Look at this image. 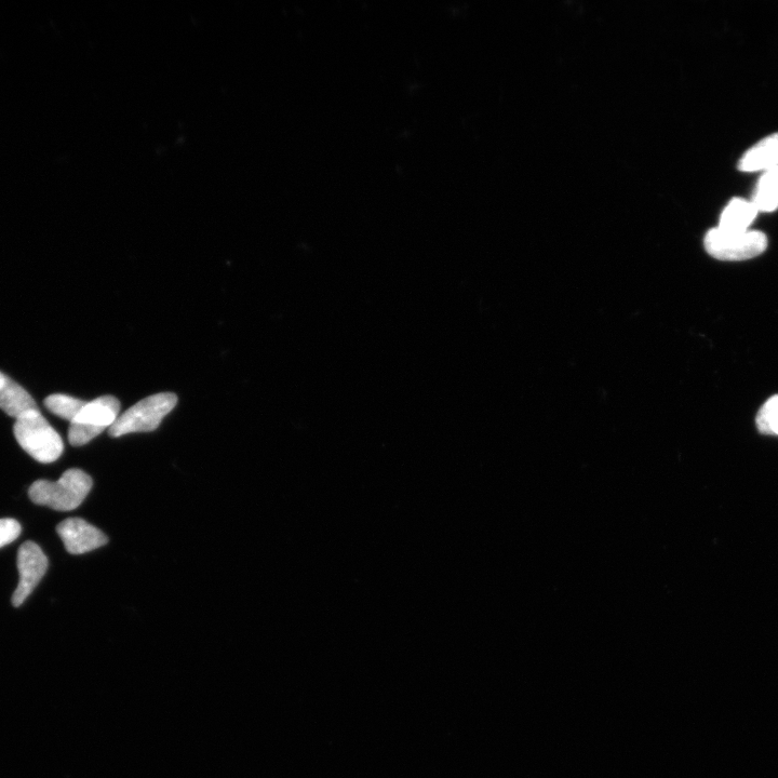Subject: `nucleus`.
Returning a JSON list of instances; mask_svg holds the SVG:
<instances>
[{"instance_id": "f03ea898", "label": "nucleus", "mask_w": 778, "mask_h": 778, "mask_svg": "<svg viewBox=\"0 0 778 778\" xmlns=\"http://www.w3.org/2000/svg\"><path fill=\"white\" fill-rule=\"evenodd\" d=\"M13 433L22 449L40 463L56 462L63 453L61 436L39 410L26 413L18 419Z\"/></svg>"}, {"instance_id": "20e7f679", "label": "nucleus", "mask_w": 778, "mask_h": 778, "mask_svg": "<svg viewBox=\"0 0 778 778\" xmlns=\"http://www.w3.org/2000/svg\"><path fill=\"white\" fill-rule=\"evenodd\" d=\"M708 254L721 261L753 259L768 248V237L758 231L728 232L719 227L710 230L704 239Z\"/></svg>"}, {"instance_id": "2eb2a0df", "label": "nucleus", "mask_w": 778, "mask_h": 778, "mask_svg": "<svg viewBox=\"0 0 778 778\" xmlns=\"http://www.w3.org/2000/svg\"><path fill=\"white\" fill-rule=\"evenodd\" d=\"M6 377H7V375H5L4 373L0 372V386L3 385Z\"/></svg>"}, {"instance_id": "1a4fd4ad", "label": "nucleus", "mask_w": 778, "mask_h": 778, "mask_svg": "<svg viewBox=\"0 0 778 778\" xmlns=\"http://www.w3.org/2000/svg\"><path fill=\"white\" fill-rule=\"evenodd\" d=\"M759 211L753 201L734 198L721 213L718 227L728 232H746Z\"/></svg>"}, {"instance_id": "6e6552de", "label": "nucleus", "mask_w": 778, "mask_h": 778, "mask_svg": "<svg viewBox=\"0 0 778 778\" xmlns=\"http://www.w3.org/2000/svg\"><path fill=\"white\" fill-rule=\"evenodd\" d=\"M739 169L743 172H757L778 167V133L764 138L751 147L740 159Z\"/></svg>"}, {"instance_id": "f8f14e48", "label": "nucleus", "mask_w": 778, "mask_h": 778, "mask_svg": "<svg viewBox=\"0 0 778 778\" xmlns=\"http://www.w3.org/2000/svg\"><path fill=\"white\" fill-rule=\"evenodd\" d=\"M86 404V401L61 394L51 395L45 400V405L50 412L70 422L76 419Z\"/></svg>"}, {"instance_id": "4468645a", "label": "nucleus", "mask_w": 778, "mask_h": 778, "mask_svg": "<svg viewBox=\"0 0 778 778\" xmlns=\"http://www.w3.org/2000/svg\"><path fill=\"white\" fill-rule=\"evenodd\" d=\"M21 534L20 523L15 519H0V548L15 542Z\"/></svg>"}, {"instance_id": "ddd939ff", "label": "nucleus", "mask_w": 778, "mask_h": 778, "mask_svg": "<svg viewBox=\"0 0 778 778\" xmlns=\"http://www.w3.org/2000/svg\"><path fill=\"white\" fill-rule=\"evenodd\" d=\"M756 423L760 433L778 436V395L770 398L762 406Z\"/></svg>"}, {"instance_id": "7ed1b4c3", "label": "nucleus", "mask_w": 778, "mask_h": 778, "mask_svg": "<svg viewBox=\"0 0 778 778\" xmlns=\"http://www.w3.org/2000/svg\"><path fill=\"white\" fill-rule=\"evenodd\" d=\"M178 404V396L160 393L146 397L132 406L109 429L111 437L118 438L132 433L153 432Z\"/></svg>"}, {"instance_id": "39448f33", "label": "nucleus", "mask_w": 778, "mask_h": 778, "mask_svg": "<svg viewBox=\"0 0 778 778\" xmlns=\"http://www.w3.org/2000/svg\"><path fill=\"white\" fill-rule=\"evenodd\" d=\"M120 402L113 396H103L87 402L76 419L71 422L69 440L74 447H82L111 428L117 421Z\"/></svg>"}, {"instance_id": "423d86ee", "label": "nucleus", "mask_w": 778, "mask_h": 778, "mask_svg": "<svg viewBox=\"0 0 778 778\" xmlns=\"http://www.w3.org/2000/svg\"><path fill=\"white\" fill-rule=\"evenodd\" d=\"M18 569L20 582L12 596V605L15 607H20L42 581L48 570V559L37 544L26 542L19 549Z\"/></svg>"}, {"instance_id": "9d476101", "label": "nucleus", "mask_w": 778, "mask_h": 778, "mask_svg": "<svg viewBox=\"0 0 778 778\" xmlns=\"http://www.w3.org/2000/svg\"><path fill=\"white\" fill-rule=\"evenodd\" d=\"M0 409L9 417L17 420L26 413L38 410L33 397L21 385L8 377L0 386Z\"/></svg>"}, {"instance_id": "0eeeda50", "label": "nucleus", "mask_w": 778, "mask_h": 778, "mask_svg": "<svg viewBox=\"0 0 778 778\" xmlns=\"http://www.w3.org/2000/svg\"><path fill=\"white\" fill-rule=\"evenodd\" d=\"M58 534L66 551L72 555H83L106 545L107 536L82 518H70L60 523Z\"/></svg>"}, {"instance_id": "9b49d317", "label": "nucleus", "mask_w": 778, "mask_h": 778, "mask_svg": "<svg viewBox=\"0 0 778 778\" xmlns=\"http://www.w3.org/2000/svg\"><path fill=\"white\" fill-rule=\"evenodd\" d=\"M751 201L759 212H773L778 208V167L763 172Z\"/></svg>"}, {"instance_id": "f257e3e1", "label": "nucleus", "mask_w": 778, "mask_h": 778, "mask_svg": "<svg viewBox=\"0 0 778 778\" xmlns=\"http://www.w3.org/2000/svg\"><path fill=\"white\" fill-rule=\"evenodd\" d=\"M92 488V479L80 469H69L58 481L38 480L31 486L30 499L55 511H74Z\"/></svg>"}]
</instances>
